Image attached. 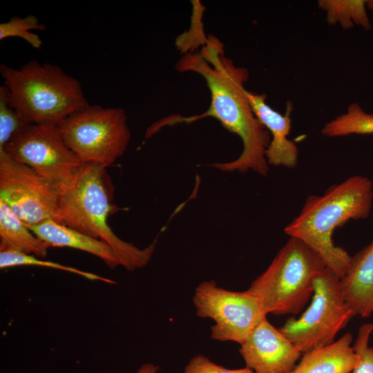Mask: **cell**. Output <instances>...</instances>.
<instances>
[{
    "mask_svg": "<svg viewBox=\"0 0 373 373\" xmlns=\"http://www.w3.org/2000/svg\"><path fill=\"white\" fill-rule=\"evenodd\" d=\"M222 47L217 39L211 37L200 52L185 53L175 65L180 72H194L204 79L211 93L208 110L191 117L171 115L161 119L147 128L145 137H151L166 126L213 117L227 130L240 137L243 149L236 160L209 166L223 172L245 173L251 170L266 176L269 164L265 153L271 135L255 115L246 95L244 84L249 78L248 70L236 66L224 55Z\"/></svg>",
    "mask_w": 373,
    "mask_h": 373,
    "instance_id": "obj_1",
    "label": "cell"
},
{
    "mask_svg": "<svg viewBox=\"0 0 373 373\" xmlns=\"http://www.w3.org/2000/svg\"><path fill=\"white\" fill-rule=\"evenodd\" d=\"M373 202V185L367 177L354 175L330 186L321 195L307 198L299 214L284 228L315 253L340 278L347 273L352 257L333 242L336 228L350 220L367 218Z\"/></svg>",
    "mask_w": 373,
    "mask_h": 373,
    "instance_id": "obj_2",
    "label": "cell"
},
{
    "mask_svg": "<svg viewBox=\"0 0 373 373\" xmlns=\"http://www.w3.org/2000/svg\"><path fill=\"white\" fill-rule=\"evenodd\" d=\"M105 168L95 162L82 163L73 180L58 189L59 222L107 242L122 266L133 271L148 264L156 241L140 249L120 239L110 227L108 218L113 209V189Z\"/></svg>",
    "mask_w": 373,
    "mask_h": 373,
    "instance_id": "obj_3",
    "label": "cell"
},
{
    "mask_svg": "<svg viewBox=\"0 0 373 373\" xmlns=\"http://www.w3.org/2000/svg\"><path fill=\"white\" fill-rule=\"evenodd\" d=\"M10 106L26 124L58 126L88 103L80 82L59 66L32 60L20 68L0 66Z\"/></svg>",
    "mask_w": 373,
    "mask_h": 373,
    "instance_id": "obj_4",
    "label": "cell"
},
{
    "mask_svg": "<svg viewBox=\"0 0 373 373\" xmlns=\"http://www.w3.org/2000/svg\"><path fill=\"white\" fill-rule=\"evenodd\" d=\"M326 267L308 246L289 237L248 289L259 298L267 314H298L313 295L315 278Z\"/></svg>",
    "mask_w": 373,
    "mask_h": 373,
    "instance_id": "obj_5",
    "label": "cell"
},
{
    "mask_svg": "<svg viewBox=\"0 0 373 373\" xmlns=\"http://www.w3.org/2000/svg\"><path fill=\"white\" fill-rule=\"evenodd\" d=\"M58 128L82 163L105 167L125 153L131 137L126 112L121 107L88 105L68 115Z\"/></svg>",
    "mask_w": 373,
    "mask_h": 373,
    "instance_id": "obj_6",
    "label": "cell"
},
{
    "mask_svg": "<svg viewBox=\"0 0 373 373\" xmlns=\"http://www.w3.org/2000/svg\"><path fill=\"white\" fill-rule=\"evenodd\" d=\"M340 279L326 267L314 280L307 309L278 329L302 354L334 343L337 334L356 316L343 296Z\"/></svg>",
    "mask_w": 373,
    "mask_h": 373,
    "instance_id": "obj_7",
    "label": "cell"
},
{
    "mask_svg": "<svg viewBox=\"0 0 373 373\" xmlns=\"http://www.w3.org/2000/svg\"><path fill=\"white\" fill-rule=\"evenodd\" d=\"M0 150L31 168L57 189L68 184L82 164L64 140L58 126L53 124H26Z\"/></svg>",
    "mask_w": 373,
    "mask_h": 373,
    "instance_id": "obj_8",
    "label": "cell"
},
{
    "mask_svg": "<svg viewBox=\"0 0 373 373\" xmlns=\"http://www.w3.org/2000/svg\"><path fill=\"white\" fill-rule=\"evenodd\" d=\"M193 302L198 316L215 321L211 336L220 341L241 345L267 316L259 298L252 291H229L214 280L202 282L195 289Z\"/></svg>",
    "mask_w": 373,
    "mask_h": 373,
    "instance_id": "obj_9",
    "label": "cell"
},
{
    "mask_svg": "<svg viewBox=\"0 0 373 373\" xmlns=\"http://www.w3.org/2000/svg\"><path fill=\"white\" fill-rule=\"evenodd\" d=\"M58 189L31 168L0 150V200L27 225L58 216Z\"/></svg>",
    "mask_w": 373,
    "mask_h": 373,
    "instance_id": "obj_10",
    "label": "cell"
},
{
    "mask_svg": "<svg viewBox=\"0 0 373 373\" xmlns=\"http://www.w3.org/2000/svg\"><path fill=\"white\" fill-rule=\"evenodd\" d=\"M239 349L254 373H291L302 353L264 317Z\"/></svg>",
    "mask_w": 373,
    "mask_h": 373,
    "instance_id": "obj_11",
    "label": "cell"
},
{
    "mask_svg": "<svg viewBox=\"0 0 373 373\" xmlns=\"http://www.w3.org/2000/svg\"><path fill=\"white\" fill-rule=\"evenodd\" d=\"M246 95L255 115L271 135L265 153L268 164L294 169L298 164V149L287 138L291 129L292 104L288 102L285 115H281L266 103L265 94L247 90Z\"/></svg>",
    "mask_w": 373,
    "mask_h": 373,
    "instance_id": "obj_12",
    "label": "cell"
},
{
    "mask_svg": "<svg viewBox=\"0 0 373 373\" xmlns=\"http://www.w3.org/2000/svg\"><path fill=\"white\" fill-rule=\"evenodd\" d=\"M340 287L355 315L373 314V240L352 257L347 273L340 279Z\"/></svg>",
    "mask_w": 373,
    "mask_h": 373,
    "instance_id": "obj_13",
    "label": "cell"
},
{
    "mask_svg": "<svg viewBox=\"0 0 373 373\" xmlns=\"http://www.w3.org/2000/svg\"><path fill=\"white\" fill-rule=\"evenodd\" d=\"M30 231L50 247H69L90 253L102 260L111 269L121 265V261L107 242L59 224L46 220L27 225Z\"/></svg>",
    "mask_w": 373,
    "mask_h": 373,
    "instance_id": "obj_14",
    "label": "cell"
},
{
    "mask_svg": "<svg viewBox=\"0 0 373 373\" xmlns=\"http://www.w3.org/2000/svg\"><path fill=\"white\" fill-rule=\"evenodd\" d=\"M348 332L334 343L303 354L291 373H350L358 356L352 346Z\"/></svg>",
    "mask_w": 373,
    "mask_h": 373,
    "instance_id": "obj_15",
    "label": "cell"
},
{
    "mask_svg": "<svg viewBox=\"0 0 373 373\" xmlns=\"http://www.w3.org/2000/svg\"><path fill=\"white\" fill-rule=\"evenodd\" d=\"M0 251L12 250L44 258L48 245L39 239L3 201L0 200Z\"/></svg>",
    "mask_w": 373,
    "mask_h": 373,
    "instance_id": "obj_16",
    "label": "cell"
},
{
    "mask_svg": "<svg viewBox=\"0 0 373 373\" xmlns=\"http://www.w3.org/2000/svg\"><path fill=\"white\" fill-rule=\"evenodd\" d=\"M318 4L326 12L327 22L331 26L339 23L344 30L354 25L366 30L371 28L365 0H319Z\"/></svg>",
    "mask_w": 373,
    "mask_h": 373,
    "instance_id": "obj_17",
    "label": "cell"
},
{
    "mask_svg": "<svg viewBox=\"0 0 373 373\" xmlns=\"http://www.w3.org/2000/svg\"><path fill=\"white\" fill-rule=\"evenodd\" d=\"M327 137L351 134L373 133V114L364 111L357 103L351 104L347 111L325 124L321 131Z\"/></svg>",
    "mask_w": 373,
    "mask_h": 373,
    "instance_id": "obj_18",
    "label": "cell"
},
{
    "mask_svg": "<svg viewBox=\"0 0 373 373\" xmlns=\"http://www.w3.org/2000/svg\"><path fill=\"white\" fill-rule=\"evenodd\" d=\"M39 266L59 269L79 275L91 280H99L113 284L115 282L108 278L80 270L79 269L61 265L55 262L45 260L30 254L12 250L0 251V268L6 269L16 266Z\"/></svg>",
    "mask_w": 373,
    "mask_h": 373,
    "instance_id": "obj_19",
    "label": "cell"
},
{
    "mask_svg": "<svg viewBox=\"0 0 373 373\" xmlns=\"http://www.w3.org/2000/svg\"><path fill=\"white\" fill-rule=\"evenodd\" d=\"M31 30H45L46 26L39 23L37 17L28 15L26 17H14L8 21L0 23V40L8 37H20L33 48L39 49L42 41Z\"/></svg>",
    "mask_w": 373,
    "mask_h": 373,
    "instance_id": "obj_20",
    "label": "cell"
},
{
    "mask_svg": "<svg viewBox=\"0 0 373 373\" xmlns=\"http://www.w3.org/2000/svg\"><path fill=\"white\" fill-rule=\"evenodd\" d=\"M26 124L9 104L8 90L0 86V149H3L12 135Z\"/></svg>",
    "mask_w": 373,
    "mask_h": 373,
    "instance_id": "obj_21",
    "label": "cell"
},
{
    "mask_svg": "<svg viewBox=\"0 0 373 373\" xmlns=\"http://www.w3.org/2000/svg\"><path fill=\"white\" fill-rule=\"evenodd\" d=\"M372 332L373 323L363 324L358 329L352 347L359 359L352 373H373V347L369 345Z\"/></svg>",
    "mask_w": 373,
    "mask_h": 373,
    "instance_id": "obj_22",
    "label": "cell"
},
{
    "mask_svg": "<svg viewBox=\"0 0 373 373\" xmlns=\"http://www.w3.org/2000/svg\"><path fill=\"white\" fill-rule=\"evenodd\" d=\"M183 373H254L247 367L228 369L212 362L209 358L199 354L193 357L186 365Z\"/></svg>",
    "mask_w": 373,
    "mask_h": 373,
    "instance_id": "obj_23",
    "label": "cell"
},
{
    "mask_svg": "<svg viewBox=\"0 0 373 373\" xmlns=\"http://www.w3.org/2000/svg\"><path fill=\"white\" fill-rule=\"evenodd\" d=\"M158 370V365L146 363L142 364L135 373H157Z\"/></svg>",
    "mask_w": 373,
    "mask_h": 373,
    "instance_id": "obj_24",
    "label": "cell"
},
{
    "mask_svg": "<svg viewBox=\"0 0 373 373\" xmlns=\"http://www.w3.org/2000/svg\"><path fill=\"white\" fill-rule=\"evenodd\" d=\"M367 7L373 12V0L366 1Z\"/></svg>",
    "mask_w": 373,
    "mask_h": 373,
    "instance_id": "obj_25",
    "label": "cell"
}]
</instances>
